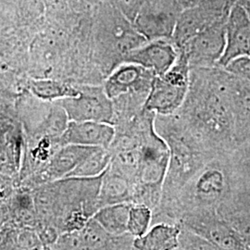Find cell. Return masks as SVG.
Listing matches in <instances>:
<instances>
[{"instance_id":"6da1fadb","label":"cell","mask_w":250,"mask_h":250,"mask_svg":"<svg viewBox=\"0 0 250 250\" xmlns=\"http://www.w3.org/2000/svg\"><path fill=\"white\" fill-rule=\"evenodd\" d=\"M230 75L220 66L191 69L188 95L175 113L208 151H232L240 146L229 96Z\"/></svg>"},{"instance_id":"7a4b0ae2","label":"cell","mask_w":250,"mask_h":250,"mask_svg":"<svg viewBox=\"0 0 250 250\" xmlns=\"http://www.w3.org/2000/svg\"><path fill=\"white\" fill-rule=\"evenodd\" d=\"M232 152H221L210 158L169 204L153 211V217L176 224L184 215L192 211L218 210L231 198L237 186Z\"/></svg>"},{"instance_id":"3957f363","label":"cell","mask_w":250,"mask_h":250,"mask_svg":"<svg viewBox=\"0 0 250 250\" xmlns=\"http://www.w3.org/2000/svg\"><path fill=\"white\" fill-rule=\"evenodd\" d=\"M183 9L179 0H144L134 14L132 23L147 41L171 39Z\"/></svg>"},{"instance_id":"277c9868","label":"cell","mask_w":250,"mask_h":250,"mask_svg":"<svg viewBox=\"0 0 250 250\" xmlns=\"http://www.w3.org/2000/svg\"><path fill=\"white\" fill-rule=\"evenodd\" d=\"M177 224L209 242L215 250H247L240 235L215 209L189 212Z\"/></svg>"},{"instance_id":"5b68a950","label":"cell","mask_w":250,"mask_h":250,"mask_svg":"<svg viewBox=\"0 0 250 250\" xmlns=\"http://www.w3.org/2000/svg\"><path fill=\"white\" fill-rule=\"evenodd\" d=\"M77 88L78 96L55 101L65 110L69 121H93L113 125L114 105L104 87L79 85Z\"/></svg>"},{"instance_id":"8992f818","label":"cell","mask_w":250,"mask_h":250,"mask_svg":"<svg viewBox=\"0 0 250 250\" xmlns=\"http://www.w3.org/2000/svg\"><path fill=\"white\" fill-rule=\"evenodd\" d=\"M225 20L206 28L179 49L187 57L190 70L218 66L225 48Z\"/></svg>"},{"instance_id":"52a82bcc","label":"cell","mask_w":250,"mask_h":250,"mask_svg":"<svg viewBox=\"0 0 250 250\" xmlns=\"http://www.w3.org/2000/svg\"><path fill=\"white\" fill-rule=\"evenodd\" d=\"M155 76L138 64L123 62L109 74L103 87L112 100L122 96L146 98Z\"/></svg>"},{"instance_id":"ba28073f","label":"cell","mask_w":250,"mask_h":250,"mask_svg":"<svg viewBox=\"0 0 250 250\" xmlns=\"http://www.w3.org/2000/svg\"><path fill=\"white\" fill-rule=\"evenodd\" d=\"M245 56H250V17L242 5L235 3L225 20V48L218 66L224 68Z\"/></svg>"},{"instance_id":"9c48e42d","label":"cell","mask_w":250,"mask_h":250,"mask_svg":"<svg viewBox=\"0 0 250 250\" xmlns=\"http://www.w3.org/2000/svg\"><path fill=\"white\" fill-rule=\"evenodd\" d=\"M179 49L171 39H156L127 54L123 62L135 63L151 71L157 76H162L177 61Z\"/></svg>"},{"instance_id":"30bf717a","label":"cell","mask_w":250,"mask_h":250,"mask_svg":"<svg viewBox=\"0 0 250 250\" xmlns=\"http://www.w3.org/2000/svg\"><path fill=\"white\" fill-rule=\"evenodd\" d=\"M188 86L189 83L175 82L165 75H156L145 100L144 109L162 116L176 113L188 95Z\"/></svg>"},{"instance_id":"8fae6325","label":"cell","mask_w":250,"mask_h":250,"mask_svg":"<svg viewBox=\"0 0 250 250\" xmlns=\"http://www.w3.org/2000/svg\"><path fill=\"white\" fill-rule=\"evenodd\" d=\"M116 135V127L111 124L83 121H69L61 136L62 145H78L109 148Z\"/></svg>"},{"instance_id":"7c38bea8","label":"cell","mask_w":250,"mask_h":250,"mask_svg":"<svg viewBox=\"0 0 250 250\" xmlns=\"http://www.w3.org/2000/svg\"><path fill=\"white\" fill-rule=\"evenodd\" d=\"M225 19L218 16L201 4L184 9L177 19L171 41L180 49L206 28Z\"/></svg>"},{"instance_id":"4fadbf2b","label":"cell","mask_w":250,"mask_h":250,"mask_svg":"<svg viewBox=\"0 0 250 250\" xmlns=\"http://www.w3.org/2000/svg\"><path fill=\"white\" fill-rule=\"evenodd\" d=\"M229 96L235 119L238 143L239 146H242L248 143L250 138V81L231 73L229 80Z\"/></svg>"},{"instance_id":"5bb4252c","label":"cell","mask_w":250,"mask_h":250,"mask_svg":"<svg viewBox=\"0 0 250 250\" xmlns=\"http://www.w3.org/2000/svg\"><path fill=\"white\" fill-rule=\"evenodd\" d=\"M133 192L134 186L131 181L109 164L107 170L102 174L100 183L99 193L100 208L122 202L132 203Z\"/></svg>"},{"instance_id":"9a60e30c","label":"cell","mask_w":250,"mask_h":250,"mask_svg":"<svg viewBox=\"0 0 250 250\" xmlns=\"http://www.w3.org/2000/svg\"><path fill=\"white\" fill-rule=\"evenodd\" d=\"M180 224L161 222L153 225L149 230L134 240V250H178Z\"/></svg>"},{"instance_id":"2e32d148","label":"cell","mask_w":250,"mask_h":250,"mask_svg":"<svg viewBox=\"0 0 250 250\" xmlns=\"http://www.w3.org/2000/svg\"><path fill=\"white\" fill-rule=\"evenodd\" d=\"M132 203L122 202L103 206L92 218L111 235H121L127 231L129 211Z\"/></svg>"},{"instance_id":"e0dca14e","label":"cell","mask_w":250,"mask_h":250,"mask_svg":"<svg viewBox=\"0 0 250 250\" xmlns=\"http://www.w3.org/2000/svg\"><path fill=\"white\" fill-rule=\"evenodd\" d=\"M27 90L37 99L54 102L79 95L77 86L50 78H35L27 83Z\"/></svg>"},{"instance_id":"ac0fdd59","label":"cell","mask_w":250,"mask_h":250,"mask_svg":"<svg viewBox=\"0 0 250 250\" xmlns=\"http://www.w3.org/2000/svg\"><path fill=\"white\" fill-rule=\"evenodd\" d=\"M110 161L111 153L108 148L95 147L66 178L98 177L107 170Z\"/></svg>"},{"instance_id":"d6986e66","label":"cell","mask_w":250,"mask_h":250,"mask_svg":"<svg viewBox=\"0 0 250 250\" xmlns=\"http://www.w3.org/2000/svg\"><path fill=\"white\" fill-rule=\"evenodd\" d=\"M85 250H114V237L92 217L81 229Z\"/></svg>"},{"instance_id":"ffe728a7","label":"cell","mask_w":250,"mask_h":250,"mask_svg":"<svg viewBox=\"0 0 250 250\" xmlns=\"http://www.w3.org/2000/svg\"><path fill=\"white\" fill-rule=\"evenodd\" d=\"M153 221V210L147 206L132 204L129 211L127 231L134 238L140 237L147 232Z\"/></svg>"},{"instance_id":"44dd1931","label":"cell","mask_w":250,"mask_h":250,"mask_svg":"<svg viewBox=\"0 0 250 250\" xmlns=\"http://www.w3.org/2000/svg\"><path fill=\"white\" fill-rule=\"evenodd\" d=\"M232 160L237 174V187L250 193V154L243 145L232 151Z\"/></svg>"},{"instance_id":"7402d4cb","label":"cell","mask_w":250,"mask_h":250,"mask_svg":"<svg viewBox=\"0 0 250 250\" xmlns=\"http://www.w3.org/2000/svg\"><path fill=\"white\" fill-rule=\"evenodd\" d=\"M181 226V225H180ZM178 250H214V247L197 233L181 226Z\"/></svg>"},{"instance_id":"603a6c76","label":"cell","mask_w":250,"mask_h":250,"mask_svg":"<svg viewBox=\"0 0 250 250\" xmlns=\"http://www.w3.org/2000/svg\"><path fill=\"white\" fill-rule=\"evenodd\" d=\"M16 250H45V248L36 229L32 227H20Z\"/></svg>"},{"instance_id":"cb8c5ba5","label":"cell","mask_w":250,"mask_h":250,"mask_svg":"<svg viewBox=\"0 0 250 250\" xmlns=\"http://www.w3.org/2000/svg\"><path fill=\"white\" fill-rule=\"evenodd\" d=\"M50 250H85L81 229L60 233Z\"/></svg>"},{"instance_id":"d4e9b609","label":"cell","mask_w":250,"mask_h":250,"mask_svg":"<svg viewBox=\"0 0 250 250\" xmlns=\"http://www.w3.org/2000/svg\"><path fill=\"white\" fill-rule=\"evenodd\" d=\"M232 74L250 82V56H245L233 60L224 67Z\"/></svg>"},{"instance_id":"484cf974","label":"cell","mask_w":250,"mask_h":250,"mask_svg":"<svg viewBox=\"0 0 250 250\" xmlns=\"http://www.w3.org/2000/svg\"><path fill=\"white\" fill-rule=\"evenodd\" d=\"M200 1L201 0H179V2L181 3V5L184 9L194 7V6L197 5Z\"/></svg>"},{"instance_id":"4316f807","label":"cell","mask_w":250,"mask_h":250,"mask_svg":"<svg viewBox=\"0 0 250 250\" xmlns=\"http://www.w3.org/2000/svg\"><path fill=\"white\" fill-rule=\"evenodd\" d=\"M237 3H239L244 7V9L247 10V12L249 13L250 17V0H238Z\"/></svg>"},{"instance_id":"83f0119b","label":"cell","mask_w":250,"mask_h":250,"mask_svg":"<svg viewBox=\"0 0 250 250\" xmlns=\"http://www.w3.org/2000/svg\"><path fill=\"white\" fill-rule=\"evenodd\" d=\"M247 145V146H248V149H249V151L250 153V144H246Z\"/></svg>"},{"instance_id":"f1b7e54d","label":"cell","mask_w":250,"mask_h":250,"mask_svg":"<svg viewBox=\"0 0 250 250\" xmlns=\"http://www.w3.org/2000/svg\"><path fill=\"white\" fill-rule=\"evenodd\" d=\"M247 144H250V140H249V142H248V143Z\"/></svg>"}]
</instances>
